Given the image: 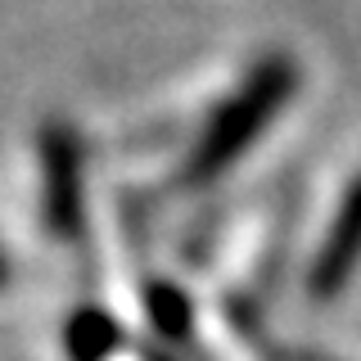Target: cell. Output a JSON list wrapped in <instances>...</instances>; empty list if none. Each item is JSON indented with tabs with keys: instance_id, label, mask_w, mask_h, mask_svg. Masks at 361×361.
I'll use <instances>...</instances> for the list:
<instances>
[{
	"instance_id": "obj_1",
	"label": "cell",
	"mask_w": 361,
	"mask_h": 361,
	"mask_svg": "<svg viewBox=\"0 0 361 361\" xmlns=\"http://www.w3.org/2000/svg\"><path fill=\"white\" fill-rule=\"evenodd\" d=\"M293 90H298V63H293L289 54L262 59L240 82V90L212 113V122L203 127L180 180H185V185H208V180H217L226 167L271 127V118L280 113V104H285Z\"/></svg>"
},
{
	"instance_id": "obj_2",
	"label": "cell",
	"mask_w": 361,
	"mask_h": 361,
	"mask_svg": "<svg viewBox=\"0 0 361 361\" xmlns=\"http://www.w3.org/2000/svg\"><path fill=\"white\" fill-rule=\"evenodd\" d=\"M41 158H45V221L54 235H77L82 226V154L77 135L63 127H45L41 135Z\"/></svg>"
},
{
	"instance_id": "obj_3",
	"label": "cell",
	"mask_w": 361,
	"mask_h": 361,
	"mask_svg": "<svg viewBox=\"0 0 361 361\" xmlns=\"http://www.w3.org/2000/svg\"><path fill=\"white\" fill-rule=\"evenodd\" d=\"M357 262H361V180L343 195V208H338V217H334V231L325 235V244H321V257H316L312 280H307L312 298L316 302L334 298V293L348 285V276L357 271Z\"/></svg>"
},
{
	"instance_id": "obj_4",
	"label": "cell",
	"mask_w": 361,
	"mask_h": 361,
	"mask_svg": "<svg viewBox=\"0 0 361 361\" xmlns=\"http://www.w3.org/2000/svg\"><path fill=\"white\" fill-rule=\"evenodd\" d=\"M63 343H68V357L73 361H104L113 348L122 343V330H118V321H113L109 312L82 307L73 321H68Z\"/></svg>"
},
{
	"instance_id": "obj_5",
	"label": "cell",
	"mask_w": 361,
	"mask_h": 361,
	"mask_svg": "<svg viewBox=\"0 0 361 361\" xmlns=\"http://www.w3.org/2000/svg\"><path fill=\"white\" fill-rule=\"evenodd\" d=\"M145 307H149L154 325L163 330L167 338H185L190 334V321H195V312H190V298L172 285H149L145 289Z\"/></svg>"
},
{
	"instance_id": "obj_6",
	"label": "cell",
	"mask_w": 361,
	"mask_h": 361,
	"mask_svg": "<svg viewBox=\"0 0 361 361\" xmlns=\"http://www.w3.org/2000/svg\"><path fill=\"white\" fill-rule=\"evenodd\" d=\"M0 280H5V262H0Z\"/></svg>"
}]
</instances>
